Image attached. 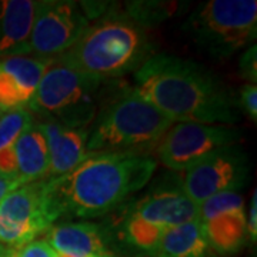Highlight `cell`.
I'll return each mask as SVG.
<instances>
[{
    "mask_svg": "<svg viewBox=\"0 0 257 257\" xmlns=\"http://www.w3.org/2000/svg\"><path fill=\"white\" fill-rule=\"evenodd\" d=\"M33 0H0V59L30 55Z\"/></svg>",
    "mask_w": 257,
    "mask_h": 257,
    "instance_id": "obj_16",
    "label": "cell"
},
{
    "mask_svg": "<svg viewBox=\"0 0 257 257\" xmlns=\"http://www.w3.org/2000/svg\"><path fill=\"white\" fill-rule=\"evenodd\" d=\"M152 256L220 257L211 248L197 219L166 230Z\"/></svg>",
    "mask_w": 257,
    "mask_h": 257,
    "instance_id": "obj_18",
    "label": "cell"
},
{
    "mask_svg": "<svg viewBox=\"0 0 257 257\" xmlns=\"http://www.w3.org/2000/svg\"><path fill=\"white\" fill-rule=\"evenodd\" d=\"M120 209L123 213L117 226L121 239L150 254L166 230L196 220L199 214V206L184 194L180 180L156 186L136 202Z\"/></svg>",
    "mask_w": 257,
    "mask_h": 257,
    "instance_id": "obj_7",
    "label": "cell"
},
{
    "mask_svg": "<svg viewBox=\"0 0 257 257\" xmlns=\"http://www.w3.org/2000/svg\"><path fill=\"white\" fill-rule=\"evenodd\" d=\"M176 8V3L170 2H127L124 6V15L146 29L150 25L170 18Z\"/></svg>",
    "mask_w": 257,
    "mask_h": 257,
    "instance_id": "obj_19",
    "label": "cell"
},
{
    "mask_svg": "<svg viewBox=\"0 0 257 257\" xmlns=\"http://www.w3.org/2000/svg\"><path fill=\"white\" fill-rule=\"evenodd\" d=\"M250 160L240 145L224 147L184 172L180 186L197 206L223 192H240L248 182Z\"/></svg>",
    "mask_w": 257,
    "mask_h": 257,
    "instance_id": "obj_11",
    "label": "cell"
},
{
    "mask_svg": "<svg viewBox=\"0 0 257 257\" xmlns=\"http://www.w3.org/2000/svg\"><path fill=\"white\" fill-rule=\"evenodd\" d=\"M184 33L194 47L214 60H226L254 45L256 0H209L186 19Z\"/></svg>",
    "mask_w": 257,
    "mask_h": 257,
    "instance_id": "obj_5",
    "label": "cell"
},
{
    "mask_svg": "<svg viewBox=\"0 0 257 257\" xmlns=\"http://www.w3.org/2000/svg\"><path fill=\"white\" fill-rule=\"evenodd\" d=\"M197 220L219 256L239 253L248 241L247 217L240 192H223L199 204Z\"/></svg>",
    "mask_w": 257,
    "mask_h": 257,
    "instance_id": "obj_12",
    "label": "cell"
},
{
    "mask_svg": "<svg viewBox=\"0 0 257 257\" xmlns=\"http://www.w3.org/2000/svg\"><path fill=\"white\" fill-rule=\"evenodd\" d=\"M15 155L19 183L28 184L46 179L49 172V147L36 121L19 136L15 143Z\"/></svg>",
    "mask_w": 257,
    "mask_h": 257,
    "instance_id": "obj_17",
    "label": "cell"
},
{
    "mask_svg": "<svg viewBox=\"0 0 257 257\" xmlns=\"http://www.w3.org/2000/svg\"><path fill=\"white\" fill-rule=\"evenodd\" d=\"M47 243L57 254L69 257H114L110 231L92 221H62L46 233Z\"/></svg>",
    "mask_w": 257,
    "mask_h": 257,
    "instance_id": "obj_14",
    "label": "cell"
},
{
    "mask_svg": "<svg viewBox=\"0 0 257 257\" xmlns=\"http://www.w3.org/2000/svg\"><path fill=\"white\" fill-rule=\"evenodd\" d=\"M35 121L29 109L3 111L0 116V150L15 146L19 136Z\"/></svg>",
    "mask_w": 257,
    "mask_h": 257,
    "instance_id": "obj_20",
    "label": "cell"
},
{
    "mask_svg": "<svg viewBox=\"0 0 257 257\" xmlns=\"http://www.w3.org/2000/svg\"><path fill=\"white\" fill-rule=\"evenodd\" d=\"M57 253L46 239H36L19 247L3 248L2 257H56Z\"/></svg>",
    "mask_w": 257,
    "mask_h": 257,
    "instance_id": "obj_21",
    "label": "cell"
},
{
    "mask_svg": "<svg viewBox=\"0 0 257 257\" xmlns=\"http://www.w3.org/2000/svg\"><path fill=\"white\" fill-rule=\"evenodd\" d=\"M173 121L132 87L101 106L89 127L87 153L147 155Z\"/></svg>",
    "mask_w": 257,
    "mask_h": 257,
    "instance_id": "obj_4",
    "label": "cell"
},
{
    "mask_svg": "<svg viewBox=\"0 0 257 257\" xmlns=\"http://www.w3.org/2000/svg\"><path fill=\"white\" fill-rule=\"evenodd\" d=\"M36 124L45 135L49 147V172L45 180L57 179L72 172L90 156L87 153V127H66L55 120L47 119H40Z\"/></svg>",
    "mask_w": 257,
    "mask_h": 257,
    "instance_id": "obj_15",
    "label": "cell"
},
{
    "mask_svg": "<svg viewBox=\"0 0 257 257\" xmlns=\"http://www.w3.org/2000/svg\"><path fill=\"white\" fill-rule=\"evenodd\" d=\"M56 257H69V256H63V254H57Z\"/></svg>",
    "mask_w": 257,
    "mask_h": 257,
    "instance_id": "obj_27",
    "label": "cell"
},
{
    "mask_svg": "<svg viewBox=\"0 0 257 257\" xmlns=\"http://www.w3.org/2000/svg\"><path fill=\"white\" fill-rule=\"evenodd\" d=\"M3 248H5V246H2V244H0V257H2V253H3Z\"/></svg>",
    "mask_w": 257,
    "mask_h": 257,
    "instance_id": "obj_26",
    "label": "cell"
},
{
    "mask_svg": "<svg viewBox=\"0 0 257 257\" xmlns=\"http://www.w3.org/2000/svg\"><path fill=\"white\" fill-rule=\"evenodd\" d=\"M132 89L173 123L231 126L240 119L234 93L206 67L177 56H149Z\"/></svg>",
    "mask_w": 257,
    "mask_h": 257,
    "instance_id": "obj_2",
    "label": "cell"
},
{
    "mask_svg": "<svg viewBox=\"0 0 257 257\" xmlns=\"http://www.w3.org/2000/svg\"><path fill=\"white\" fill-rule=\"evenodd\" d=\"M150 56L146 29L119 8L93 20L79 40L62 56L64 63L100 82L136 72Z\"/></svg>",
    "mask_w": 257,
    "mask_h": 257,
    "instance_id": "obj_3",
    "label": "cell"
},
{
    "mask_svg": "<svg viewBox=\"0 0 257 257\" xmlns=\"http://www.w3.org/2000/svg\"><path fill=\"white\" fill-rule=\"evenodd\" d=\"M101 84L59 57L50 59L29 110L66 127L89 128L99 111Z\"/></svg>",
    "mask_w": 257,
    "mask_h": 257,
    "instance_id": "obj_6",
    "label": "cell"
},
{
    "mask_svg": "<svg viewBox=\"0 0 257 257\" xmlns=\"http://www.w3.org/2000/svg\"><path fill=\"white\" fill-rule=\"evenodd\" d=\"M247 236L250 241H256L257 237V192L253 190L251 193V202H250V210L247 217Z\"/></svg>",
    "mask_w": 257,
    "mask_h": 257,
    "instance_id": "obj_24",
    "label": "cell"
},
{
    "mask_svg": "<svg viewBox=\"0 0 257 257\" xmlns=\"http://www.w3.org/2000/svg\"><path fill=\"white\" fill-rule=\"evenodd\" d=\"M90 23L82 2H37L29 42L30 55L42 59L62 56L79 40Z\"/></svg>",
    "mask_w": 257,
    "mask_h": 257,
    "instance_id": "obj_8",
    "label": "cell"
},
{
    "mask_svg": "<svg viewBox=\"0 0 257 257\" xmlns=\"http://www.w3.org/2000/svg\"><path fill=\"white\" fill-rule=\"evenodd\" d=\"M240 113L247 114L251 121L257 120V87L256 84L247 83L241 87L239 96L236 97Z\"/></svg>",
    "mask_w": 257,
    "mask_h": 257,
    "instance_id": "obj_22",
    "label": "cell"
},
{
    "mask_svg": "<svg viewBox=\"0 0 257 257\" xmlns=\"http://www.w3.org/2000/svg\"><path fill=\"white\" fill-rule=\"evenodd\" d=\"M49 63L35 56L0 59V110L29 109Z\"/></svg>",
    "mask_w": 257,
    "mask_h": 257,
    "instance_id": "obj_13",
    "label": "cell"
},
{
    "mask_svg": "<svg viewBox=\"0 0 257 257\" xmlns=\"http://www.w3.org/2000/svg\"><path fill=\"white\" fill-rule=\"evenodd\" d=\"M2 114H3V111H2V110H0V116H2Z\"/></svg>",
    "mask_w": 257,
    "mask_h": 257,
    "instance_id": "obj_28",
    "label": "cell"
},
{
    "mask_svg": "<svg viewBox=\"0 0 257 257\" xmlns=\"http://www.w3.org/2000/svg\"><path fill=\"white\" fill-rule=\"evenodd\" d=\"M257 60H256V45L248 46L241 55L239 62V72L243 79L248 83L256 84L257 80Z\"/></svg>",
    "mask_w": 257,
    "mask_h": 257,
    "instance_id": "obj_23",
    "label": "cell"
},
{
    "mask_svg": "<svg viewBox=\"0 0 257 257\" xmlns=\"http://www.w3.org/2000/svg\"><path fill=\"white\" fill-rule=\"evenodd\" d=\"M157 169L150 155L93 153L72 172L46 180V203L53 221L97 219L123 207Z\"/></svg>",
    "mask_w": 257,
    "mask_h": 257,
    "instance_id": "obj_1",
    "label": "cell"
},
{
    "mask_svg": "<svg viewBox=\"0 0 257 257\" xmlns=\"http://www.w3.org/2000/svg\"><path fill=\"white\" fill-rule=\"evenodd\" d=\"M241 130L224 124L173 123L157 145V156L173 172H186L211 153L224 147L236 146Z\"/></svg>",
    "mask_w": 257,
    "mask_h": 257,
    "instance_id": "obj_9",
    "label": "cell"
},
{
    "mask_svg": "<svg viewBox=\"0 0 257 257\" xmlns=\"http://www.w3.org/2000/svg\"><path fill=\"white\" fill-rule=\"evenodd\" d=\"M46 180L22 184L0 200V244L19 247L53 226L46 203Z\"/></svg>",
    "mask_w": 257,
    "mask_h": 257,
    "instance_id": "obj_10",
    "label": "cell"
},
{
    "mask_svg": "<svg viewBox=\"0 0 257 257\" xmlns=\"http://www.w3.org/2000/svg\"><path fill=\"white\" fill-rule=\"evenodd\" d=\"M20 184L18 182H15V180H10V179H5V177H2L0 176V200L6 196V194H9L12 190H15L16 187H19Z\"/></svg>",
    "mask_w": 257,
    "mask_h": 257,
    "instance_id": "obj_25",
    "label": "cell"
}]
</instances>
